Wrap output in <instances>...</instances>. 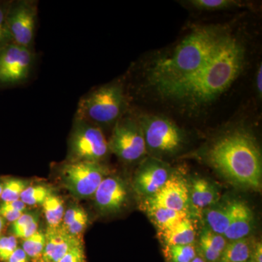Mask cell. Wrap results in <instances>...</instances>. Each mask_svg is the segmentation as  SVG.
Here are the masks:
<instances>
[{
    "label": "cell",
    "mask_w": 262,
    "mask_h": 262,
    "mask_svg": "<svg viewBox=\"0 0 262 262\" xmlns=\"http://www.w3.org/2000/svg\"><path fill=\"white\" fill-rule=\"evenodd\" d=\"M227 34L225 28L215 26L196 29L171 54L155 62L150 70L151 83L160 94L170 97L206 65Z\"/></svg>",
    "instance_id": "1"
},
{
    "label": "cell",
    "mask_w": 262,
    "mask_h": 262,
    "mask_svg": "<svg viewBox=\"0 0 262 262\" xmlns=\"http://www.w3.org/2000/svg\"><path fill=\"white\" fill-rule=\"evenodd\" d=\"M206 157L211 168L234 187L261 189V151L248 131L235 129L221 136L208 148Z\"/></svg>",
    "instance_id": "2"
},
{
    "label": "cell",
    "mask_w": 262,
    "mask_h": 262,
    "mask_svg": "<svg viewBox=\"0 0 262 262\" xmlns=\"http://www.w3.org/2000/svg\"><path fill=\"white\" fill-rule=\"evenodd\" d=\"M244 61L242 45L227 34L206 65L170 98L192 106L207 104L230 87L242 72Z\"/></svg>",
    "instance_id": "3"
},
{
    "label": "cell",
    "mask_w": 262,
    "mask_h": 262,
    "mask_svg": "<svg viewBox=\"0 0 262 262\" xmlns=\"http://www.w3.org/2000/svg\"><path fill=\"white\" fill-rule=\"evenodd\" d=\"M127 98L123 84L112 82L84 95L77 106L75 117L101 128L115 126L123 117Z\"/></svg>",
    "instance_id": "4"
},
{
    "label": "cell",
    "mask_w": 262,
    "mask_h": 262,
    "mask_svg": "<svg viewBox=\"0 0 262 262\" xmlns=\"http://www.w3.org/2000/svg\"><path fill=\"white\" fill-rule=\"evenodd\" d=\"M140 124L146 150L159 157L178 153L185 143L184 131L170 119L160 115H143Z\"/></svg>",
    "instance_id": "5"
},
{
    "label": "cell",
    "mask_w": 262,
    "mask_h": 262,
    "mask_svg": "<svg viewBox=\"0 0 262 262\" xmlns=\"http://www.w3.org/2000/svg\"><path fill=\"white\" fill-rule=\"evenodd\" d=\"M110 152L102 130L75 117L69 139L68 161L101 163Z\"/></svg>",
    "instance_id": "6"
},
{
    "label": "cell",
    "mask_w": 262,
    "mask_h": 262,
    "mask_svg": "<svg viewBox=\"0 0 262 262\" xmlns=\"http://www.w3.org/2000/svg\"><path fill=\"white\" fill-rule=\"evenodd\" d=\"M107 169L102 164L88 161H67L61 168V178L66 189L77 199L94 196Z\"/></svg>",
    "instance_id": "7"
},
{
    "label": "cell",
    "mask_w": 262,
    "mask_h": 262,
    "mask_svg": "<svg viewBox=\"0 0 262 262\" xmlns=\"http://www.w3.org/2000/svg\"><path fill=\"white\" fill-rule=\"evenodd\" d=\"M108 145L110 151L127 163L142 159L147 153L140 124L129 117H122L114 126Z\"/></svg>",
    "instance_id": "8"
},
{
    "label": "cell",
    "mask_w": 262,
    "mask_h": 262,
    "mask_svg": "<svg viewBox=\"0 0 262 262\" xmlns=\"http://www.w3.org/2000/svg\"><path fill=\"white\" fill-rule=\"evenodd\" d=\"M36 54L34 49L15 43L0 50V89L24 84L32 74Z\"/></svg>",
    "instance_id": "9"
},
{
    "label": "cell",
    "mask_w": 262,
    "mask_h": 262,
    "mask_svg": "<svg viewBox=\"0 0 262 262\" xmlns=\"http://www.w3.org/2000/svg\"><path fill=\"white\" fill-rule=\"evenodd\" d=\"M37 18V1L10 0L7 13V25L12 42L34 49Z\"/></svg>",
    "instance_id": "10"
},
{
    "label": "cell",
    "mask_w": 262,
    "mask_h": 262,
    "mask_svg": "<svg viewBox=\"0 0 262 262\" xmlns=\"http://www.w3.org/2000/svg\"><path fill=\"white\" fill-rule=\"evenodd\" d=\"M173 174L168 164L157 158H147L134 176V190L139 195L149 198L158 192Z\"/></svg>",
    "instance_id": "11"
},
{
    "label": "cell",
    "mask_w": 262,
    "mask_h": 262,
    "mask_svg": "<svg viewBox=\"0 0 262 262\" xmlns=\"http://www.w3.org/2000/svg\"><path fill=\"white\" fill-rule=\"evenodd\" d=\"M95 206L102 214L117 213L125 206L128 198L126 184L120 177L107 176L94 194Z\"/></svg>",
    "instance_id": "12"
},
{
    "label": "cell",
    "mask_w": 262,
    "mask_h": 262,
    "mask_svg": "<svg viewBox=\"0 0 262 262\" xmlns=\"http://www.w3.org/2000/svg\"><path fill=\"white\" fill-rule=\"evenodd\" d=\"M145 206H159L174 211L188 212V183L185 179L174 173L158 192L146 198Z\"/></svg>",
    "instance_id": "13"
},
{
    "label": "cell",
    "mask_w": 262,
    "mask_h": 262,
    "mask_svg": "<svg viewBox=\"0 0 262 262\" xmlns=\"http://www.w3.org/2000/svg\"><path fill=\"white\" fill-rule=\"evenodd\" d=\"M46 246L42 257L37 262H58L69 251L82 242L63 230L61 226L56 228L48 227L46 233Z\"/></svg>",
    "instance_id": "14"
},
{
    "label": "cell",
    "mask_w": 262,
    "mask_h": 262,
    "mask_svg": "<svg viewBox=\"0 0 262 262\" xmlns=\"http://www.w3.org/2000/svg\"><path fill=\"white\" fill-rule=\"evenodd\" d=\"M189 187V208L196 215H202L203 212L218 203L219 189L213 182L206 179H192L188 183Z\"/></svg>",
    "instance_id": "15"
},
{
    "label": "cell",
    "mask_w": 262,
    "mask_h": 262,
    "mask_svg": "<svg viewBox=\"0 0 262 262\" xmlns=\"http://www.w3.org/2000/svg\"><path fill=\"white\" fill-rule=\"evenodd\" d=\"M254 214L252 210L243 201H234L233 213L224 237L228 242L246 238L252 232Z\"/></svg>",
    "instance_id": "16"
},
{
    "label": "cell",
    "mask_w": 262,
    "mask_h": 262,
    "mask_svg": "<svg viewBox=\"0 0 262 262\" xmlns=\"http://www.w3.org/2000/svg\"><path fill=\"white\" fill-rule=\"evenodd\" d=\"M234 201L216 203L202 213L206 228L221 235H224L228 228L232 213Z\"/></svg>",
    "instance_id": "17"
},
{
    "label": "cell",
    "mask_w": 262,
    "mask_h": 262,
    "mask_svg": "<svg viewBox=\"0 0 262 262\" xmlns=\"http://www.w3.org/2000/svg\"><path fill=\"white\" fill-rule=\"evenodd\" d=\"M159 235L166 247L190 245L195 241L196 231L194 224L188 216L173 227L159 232Z\"/></svg>",
    "instance_id": "18"
},
{
    "label": "cell",
    "mask_w": 262,
    "mask_h": 262,
    "mask_svg": "<svg viewBox=\"0 0 262 262\" xmlns=\"http://www.w3.org/2000/svg\"><path fill=\"white\" fill-rule=\"evenodd\" d=\"M228 241L221 235L205 227L200 234V251L204 261L218 262Z\"/></svg>",
    "instance_id": "19"
},
{
    "label": "cell",
    "mask_w": 262,
    "mask_h": 262,
    "mask_svg": "<svg viewBox=\"0 0 262 262\" xmlns=\"http://www.w3.org/2000/svg\"><path fill=\"white\" fill-rule=\"evenodd\" d=\"M89 215L83 208L78 205H72L65 211L61 227L67 233L81 238L89 224Z\"/></svg>",
    "instance_id": "20"
},
{
    "label": "cell",
    "mask_w": 262,
    "mask_h": 262,
    "mask_svg": "<svg viewBox=\"0 0 262 262\" xmlns=\"http://www.w3.org/2000/svg\"><path fill=\"white\" fill-rule=\"evenodd\" d=\"M146 213L153 225L161 232L189 216L188 212L177 211L159 206H145Z\"/></svg>",
    "instance_id": "21"
},
{
    "label": "cell",
    "mask_w": 262,
    "mask_h": 262,
    "mask_svg": "<svg viewBox=\"0 0 262 262\" xmlns=\"http://www.w3.org/2000/svg\"><path fill=\"white\" fill-rule=\"evenodd\" d=\"M251 255V242L246 237L227 243L218 262H246Z\"/></svg>",
    "instance_id": "22"
},
{
    "label": "cell",
    "mask_w": 262,
    "mask_h": 262,
    "mask_svg": "<svg viewBox=\"0 0 262 262\" xmlns=\"http://www.w3.org/2000/svg\"><path fill=\"white\" fill-rule=\"evenodd\" d=\"M43 211L49 228L60 227L64 215L63 201L59 196L52 194L42 203Z\"/></svg>",
    "instance_id": "23"
},
{
    "label": "cell",
    "mask_w": 262,
    "mask_h": 262,
    "mask_svg": "<svg viewBox=\"0 0 262 262\" xmlns=\"http://www.w3.org/2000/svg\"><path fill=\"white\" fill-rule=\"evenodd\" d=\"M39 215L37 213H24L21 216L13 222L12 231L15 237L26 239L37 231Z\"/></svg>",
    "instance_id": "24"
},
{
    "label": "cell",
    "mask_w": 262,
    "mask_h": 262,
    "mask_svg": "<svg viewBox=\"0 0 262 262\" xmlns=\"http://www.w3.org/2000/svg\"><path fill=\"white\" fill-rule=\"evenodd\" d=\"M46 242V234L37 230L28 238L24 239L21 248L30 259L36 262L42 257Z\"/></svg>",
    "instance_id": "25"
},
{
    "label": "cell",
    "mask_w": 262,
    "mask_h": 262,
    "mask_svg": "<svg viewBox=\"0 0 262 262\" xmlns=\"http://www.w3.org/2000/svg\"><path fill=\"white\" fill-rule=\"evenodd\" d=\"M28 187V181L24 179L17 178L6 179L3 184V192L0 198L4 203L18 201L22 193Z\"/></svg>",
    "instance_id": "26"
},
{
    "label": "cell",
    "mask_w": 262,
    "mask_h": 262,
    "mask_svg": "<svg viewBox=\"0 0 262 262\" xmlns=\"http://www.w3.org/2000/svg\"><path fill=\"white\" fill-rule=\"evenodd\" d=\"M52 194L51 189L46 186H30L22 193L20 200L27 206L42 205L46 198Z\"/></svg>",
    "instance_id": "27"
},
{
    "label": "cell",
    "mask_w": 262,
    "mask_h": 262,
    "mask_svg": "<svg viewBox=\"0 0 262 262\" xmlns=\"http://www.w3.org/2000/svg\"><path fill=\"white\" fill-rule=\"evenodd\" d=\"M189 3L198 10L218 11L235 8L241 4V2L235 0H191Z\"/></svg>",
    "instance_id": "28"
},
{
    "label": "cell",
    "mask_w": 262,
    "mask_h": 262,
    "mask_svg": "<svg viewBox=\"0 0 262 262\" xmlns=\"http://www.w3.org/2000/svg\"><path fill=\"white\" fill-rule=\"evenodd\" d=\"M167 254L173 262H191L196 257L194 245L169 246Z\"/></svg>",
    "instance_id": "29"
},
{
    "label": "cell",
    "mask_w": 262,
    "mask_h": 262,
    "mask_svg": "<svg viewBox=\"0 0 262 262\" xmlns=\"http://www.w3.org/2000/svg\"><path fill=\"white\" fill-rule=\"evenodd\" d=\"M26 210H27V205L24 204L20 200L8 202V203L3 202L0 205V215L4 220L13 223L18 220L24 213H25Z\"/></svg>",
    "instance_id": "30"
},
{
    "label": "cell",
    "mask_w": 262,
    "mask_h": 262,
    "mask_svg": "<svg viewBox=\"0 0 262 262\" xmlns=\"http://www.w3.org/2000/svg\"><path fill=\"white\" fill-rule=\"evenodd\" d=\"M10 0H0V50L12 42L8 25L7 13Z\"/></svg>",
    "instance_id": "31"
},
{
    "label": "cell",
    "mask_w": 262,
    "mask_h": 262,
    "mask_svg": "<svg viewBox=\"0 0 262 262\" xmlns=\"http://www.w3.org/2000/svg\"><path fill=\"white\" fill-rule=\"evenodd\" d=\"M18 248V242L15 236L0 237V259L7 261Z\"/></svg>",
    "instance_id": "32"
},
{
    "label": "cell",
    "mask_w": 262,
    "mask_h": 262,
    "mask_svg": "<svg viewBox=\"0 0 262 262\" xmlns=\"http://www.w3.org/2000/svg\"><path fill=\"white\" fill-rule=\"evenodd\" d=\"M58 262H86L83 242L71 248Z\"/></svg>",
    "instance_id": "33"
},
{
    "label": "cell",
    "mask_w": 262,
    "mask_h": 262,
    "mask_svg": "<svg viewBox=\"0 0 262 262\" xmlns=\"http://www.w3.org/2000/svg\"><path fill=\"white\" fill-rule=\"evenodd\" d=\"M6 262H30V258L21 248H17Z\"/></svg>",
    "instance_id": "34"
},
{
    "label": "cell",
    "mask_w": 262,
    "mask_h": 262,
    "mask_svg": "<svg viewBox=\"0 0 262 262\" xmlns=\"http://www.w3.org/2000/svg\"><path fill=\"white\" fill-rule=\"evenodd\" d=\"M262 66L258 67L256 77V89L258 96L261 97L262 95Z\"/></svg>",
    "instance_id": "35"
},
{
    "label": "cell",
    "mask_w": 262,
    "mask_h": 262,
    "mask_svg": "<svg viewBox=\"0 0 262 262\" xmlns=\"http://www.w3.org/2000/svg\"><path fill=\"white\" fill-rule=\"evenodd\" d=\"M254 262H262V245L261 243H258L255 246L254 250Z\"/></svg>",
    "instance_id": "36"
},
{
    "label": "cell",
    "mask_w": 262,
    "mask_h": 262,
    "mask_svg": "<svg viewBox=\"0 0 262 262\" xmlns=\"http://www.w3.org/2000/svg\"><path fill=\"white\" fill-rule=\"evenodd\" d=\"M5 226V220L3 217L0 215V234H1L2 231H3V227Z\"/></svg>",
    "instance_id": "37"
},
{
    "label": "cell",
    "mask_w": 262,
    "mask_h": 262,
    "mask_svg": "<svg viewBox=\"0 0 262 262\" xmlns=\"http://www.w3.org/2000/svg\"><path fill=\"white\" fill-rule=\"evenodd\" d=\"M191 262H206V261H204V259H203V258L195 257Z\"/></svg>",
    "instance_id": "38"
},
{
    "label": "cell",
    "mask_w": 262,
    "mask_h": 262,
    "mask_svg": "<svg viewBox=\"0 0 262 262\" xmlns=\"http://www.w3.org/2000/svg\"><path fill=\"white\" fill-rule=\"evenodd\" d=\"M2 192H3V184L0 183V196H1Z\"/></svg>",
    "instance_id": "39"
},
{
    "label": "cell",
    "mask_w": 262,
    "mask_h": 262,
    "mask_svg": "<svg viewBox=\"0 0 262 262\" xmlns=\"http://www.w3.org/2000/svg\"><path fill=\"white\" fill-rule=\"evenodd\" d=\"M246 262H254L253 261H246Z\"/></svg>",
    "instance_id": "40"
},
{
    "label": "cell",
    "mask_w": 262,
    "mask_h": 262,
    "mask_svg": "<svg viewBox=\"0 0 262 262\" xmlns=\"http://www.w3.org/2000/svg\"><path fill=\"white\" fill-rule=\"evenodd\" d=\"M36 262H37V261H36Z\"/></svg>",
    "instance_id": "41"
}]
</instances>
